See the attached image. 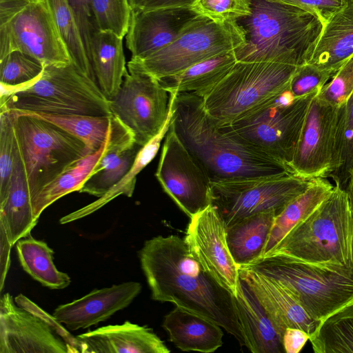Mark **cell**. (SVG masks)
<instances>
[{
	"label": "cell",
	"instance_id": "1",
	"mask_svg": "<svg viewBox=\"0 0 353 353\" xmlns=\"http://www.w3.org/2000/svg\"><path fill=\"white\" fill-rule=\"evenodd\" d=\"M139 256L153 300L174 303L215 322L247 347L235 296L203 269L184 239L157 236L145 241Z\"/></svg>",
	"mask_w": 353,
	"mask_h": 353
},
{
	"label": "cell",
	"instance_id": "2",
	"mask_svg": "<svg viewBox=\"0 0 353 353\" xmlns=\"http://www.w3.org/2000/svg\"><path fill=\"white\" fill-rule=\"evenodd\" d=\"M170 126L210 183L293 174L279 160L237 134L206 111L203 99L192 92L174 97Z\"/></svg>",
	"mask_w": 353,
	"mask_h": 353
},
{
	"label": "cell",
	"instance_id": "3",
	"mask_svg": "<svg viewBox=\"0 0 353 353\" xmlns=\"http://www.w3.org/2000/svg\"><path fill=\"white\" fill-rule=\"evenodd\" d=\"M235 22L244 43L234 49L237 61L307 63L324 21L316 14L279 0H250V14Z\"/></svg>",
	"mask_w": 353,
	"mask_h": 353
},
{
	"label": "cell",
	"instance_id": "4",
	"mask_svg": "<svg viewBox=\"0 0 353 353\" xmlns=\"http://www.w3.org/2000/svg\"><path fill=\"white\" fill-rule=\"evenodd\" d=\"M268 254L353 274V211L345 188L335 181L330 196Z\"/></svg>",
	"mask_w": 353,
	"mask_h": 353
},
{
	"label": "cell",
	"instance_id": "5",
	"mask_svg": "<svg viewBox=\"0 0 353 353\" xmlns=\"http://www.w3.org/2000/svg\"><path fill=\"white\" fill-rule=\"evenodd\" d=\"M1 110L54 115L110 117L109 99L72 63L44 65L30 85L1 94Z\"/></svg>",
	"mask_w": 353,
	"mask_h": 353
},
{
	"label": "cell",
	"instance_id": "6",
	"mask_svg": "<svg viewBox=\"0 0 353 353\" xmlns=\"http://www.w3.org/2000/svg\"><path fill=\"white\" fill-rule=\"evenodd\" d=\"M10 111L16 152L32 201L45 185L90 153L81 140L54 123L32 114Z\"/></svg>",
	"mask_w": 353,
	"mask_h": 353
},
{
	"label": "cell",
	"instance_id": "7",
	"mask_svg": "<svg viewBox=\"0 0 353 353\" xmlns=\"http://www.w3.org/2000/svg\"><path fill=\"white\" fill-rule=\"evenodd\" d=\"M241 267L280 280L307 313L319 322L353 304V274L322 269L272 254Z\"/></svg>",
	"mask_w": 353,
	"mask_h": 353
},
{
	"label": "cell",
	"instance_id": "8",
	"mask_svg": "<svg viewBox=\"0 0 353 353\" xmlns=\"http://www.w3.org/2000/svg\"><path fill=\"white\" fill-rule=\"evenodd\" d=\"M16 50L44 65L72 63L48 0H0V59Z\"/></svg>",
	"mask_w": 353,
	"mask_h": 353
},
{
	"label": "cell",
	"instance_id": "9",
	"mask_svg": "<svg viewBox=\"0 0 353 353\" xmlns=\"http://www.w3.org/2000/svg\"><path fill=\"white\" fill-rule=\"evenodd\" d=\"M319 92L296 97L289 85L228 124L241 137L279 160L293 173L290 164L305 115L312 99Z\"/></svg>",
	"mask_w": 353,
	"mask_h": 353
},
{
	"label": "cell",
	"instance_id": "10",
	"mask_svg": "<svg viewBox=\"0 0 353 353\" xmlns=\"http://www.w3.org/2000/svg\"><path fill=\"white\" fill-rule=\"evenodd\" d=\"M297 65L276 62L237 61L203 99L208 113L231 123L286 88Z\"/></svg>",
	"mask_w": 353,
	"mask_h": 353
},
{
	"label": "cell",
	"instance_id": "11",
	"mask_svg": "<svg viewBox=\"0 0 353 353\" xmlns=\"http://www.w3.org/2000/svg\"><path fill=\"white\" fill-rule=\"evenodd\" d=\"M244 41L243 30L235 21L216 22L201 15L170 44L145 58H131L127 68L143 70L159 80L234 50Z\"/></svg>",
	"mask_w": 353,
	"mask_h": 353
},
{
	"label": "cell",
	"instance_id": "12",
	"mask_svg": "<svg viewBox=\"0 0 353 353\" xmlns=\"http://www.w3.org/2000/svg\"><path fill=\"white\" fill-rule=\"evenodd\" d=\"M0 353H77L75 336L22 294L0 300Z\"/></svg>",
	"mask_w": 353,
	"mask_h": 353
},
{
	"label": "cell",
	"instance_id": "13",
	"mask_svg": "<svg viewBox=\"0 0 353 353\" xmlns=\"http://www.w3.org/2000/svg\"><path fill=\"white\" fill-rule=\"evenodd\" d=\"M312 179L285 172L275 176L210 183L211 204L228 227L256 213L278 214L303 193Z\"/></svg>",
	"mask_w": 353,
	"mask_h": 353
},
{
	"label": "cell",
	"instance_id": "14",
	"mask_svg": "<svg viewBox=\"0 0 353 353\" xmlns=\"http://www.w3.org/2000/svg\"><path fill=\"white\" fill-rule=\"evenodd\" d=\"M170 100V93L157 79L143 70L128 68L119 90L109 99V104L112 114L130 130L142 148L165 123Z\"/></svg>",
	"mask_w": 353,
	"mask_h": 353
},
{
	"label": "cell",
	"instance_id": "15",
	"mask_svg": "<svg viewBox=\"0 0 353 353\" xmlns=\"http://www.w3.org/2000/svg\"><path fill=\"white\" fill-rule=\"evenodd\" d=\"M340 106L321 99L318 94L307 109L290 164L302 178L332 177L339 162Z\"/></svg>",
	"mask_w": 353,
	"mask_h": 353
},
{
	"label": "cell",
	"instance_id": "16",
	"mask_svg": "<svg viewBox=\"0 0 353 353\" xmlns=\"http://www.w3.org/2000/svg\"><path fill=\"white\" fill-rule=\"evenodd\" d=\"M155 176L189 218L211 204L209 178L170 125Z\"/></svg>",
	"mask_w": 353,
	"mask_h": 353
},
{
	"label": "cell",
	"instance_id": "17",
	"mask_svg": "<svg viewBox=\"0 0 353 353\" xmlns=\"http://www.w3.org/2000/svg\"><path fill=\"white\" fill-rule=\"evenodd\" d=\"M183 239L203 269L235 296L239 266L228 245L225 221L213 205L190 218Z\"/></svg>",
	"mask_w": 353,
	"mask_h": 353
},
{
	"label": "cell",
	"instance_id": "18",
	"mask_svg": "<svg viewBox=\"0 0 353 353\" xmlns=\"http://www.w3.org/2000/svg\"><path fill=\"white\" fill-rule=\"evenodd\" d=\"M199 16L192 7L132 10L126 34L131 58H145L170 44Z\"/></svg>",
	"mask_w": 353,
	"mask_h": 353
},
{
	"label": "cell",
	"instance_id": "19",
	"mask_svg": "<svg viewBox=\"0 0 353 353\" xmlns=\"http://www.w3.org/2000/svg\"><path fill=\"white\" fill-rule=\"evenodd\" d=\"M239 276L250 288L281 337L288 327L301 329L310 336L320 323L307 313L280 280L243 267H239Z\"/></svg>",
	"mask_w": 353,
	"mask_h": 353
},
{
	"label": "cell",
	"instance_id": "20",
	"mask_svg": "<svg viewBox=\"0 0 353 353\" xmlns=\"http://www.w3.org/2000/svg\"><path fill=\"white\" fill-rule=\"evenodd\" d=\"M141 289V284L137 281L95 289L81 298L59 305L52 315L69 330L88 328L127 307Z\"/></svg>",
	"mask_w": 353,
	"mask_h": 353
},
{
	"label": "cell",
	"instance_id": "21",
	"mask_svg": "<svg viewBox=\"0 0 353 353\" xmlns=\"http://www.w3.org/2000/svg\"><path fill=\"white\" fill-rule=\"evenodd\" d=\"M141 148L130 130L112 114L103 153L78 192L103 196L130 172Z\"/></svg>",
	"mask_w": 353,
	"mask_h": 353
},
{
	"label": "cell",
	"instance_id": "22",
	"mask_svg": "<svg viewBox=\"0 0 353 353\" xmlns=\"http://www.w3.org/2000/svg\"><path fill=\"white\" fill-rule=\"evenodd\" d=\"M77 353H169L164 342L147 325L125 321L75 336Z\"/></svg>",
	"mask_w": 353,
	"mask_h": 353
},
{
	"label": "cell",
	"instance_id": "23",
	"mask_svg": "<svg viewBox=\"0 0 353 353\" xmlns=\"http://www.w3.org/2000/svg\"><path fill=\"white\" fill-rule=\"evenodd\" d=\"M352 55L353 0H343L342 6L324 23L307 63L335 74Z\"/></svg>",
	"mask_w": 353,
	"mask_h": 353
},
{
	"label": "cell",
	"instance_id": "24",
	"mask_svg": "<svg viewBox=\"0 0 353 353\" xmlns=\"http://www.w3.org/2000/svg\"><path fill=\"white\" fill-rule=\"evenodd\" d=\"M162 327L179 350L211 353L223 343L222 327L215 322L176 306L163 318Z\"/></svg>",
	"mask_w": 353,
	"mask_h": 353
},
{
	"label": "cell",
	"instance_id": "25",
	"mask_svg": "<svg viewBox=\"0 0 353 353\" xmlns=\"http://www.w3.org/2000/svg\"><path fill=\"white\" fill-rule=\"evenodd\" d=\"M235 301L247 348L252 353L283 352L282 337L250 288L241 278Z\"/></svg>",
	"mask_w": 353,
	"mask_h": 353
},
{
	"label": "cell",
	"instance_id": "26",
	"mask_svg": "<svg viewBox=\"0 0 353 353\" xmlns=\"http://www.w3.org/2000/svg\"><path fill=\"white\" fill-rule=\"evenodd\" d=\"M38 222L34 217L28 184L15 150V161L8 188L0 197V225L11 244L30 234Z\"/></svg>",
	"mask_w": 353,
	"mask_h": 353
},
{
	"label": "cell",
	"instance_id": "27",
	"mask_svg": "<svg viewBox=\"0 0 353 353\" xmlns=\"http://www.w3.org/2000/svg\"><path fill=\"white\" fill-rule=\"evenodd\" d=\"M236 62L234 50H231L159 81L168 92H192L204 98L228 74Z\"/></svg>",
	"mask_w": 353,
	"mask_h": 353
},
{
	"label": "cell",
	"instance_id": "28",
	"mask_svg": "<svg viewBox=\"0 0 353 353\" xmlns=\"http://www.w3.org/2000/svg\"><path fill=\"white\" fill-rule=\"evenodd\" d=\"M90 58L97 84L110 99L119 90L127 71L123 39L110 30L97 31L92 38Z\"/></svg>",
	"mask_w": 353,
	"mask_h": 353
},
{
	"label": "cell",
	"instance_id": "29",
	"mask_svg": "<svg viewBox=\"0 0 353 353\" xmlns=\"http://www.w3.org/2000/svg\"><path fill=\"white\" fill-rule=\"evenodd\" d=\"M276 211H265L240 219L226 227L230 253L239 266L249 265L264 254Z\"/></svg>",
	"mask_w": 353,
	"mask_h": 353
},
{
	"label": "cell",
	"instance_id": "30",
	"mask_svg": "<svg viewBox=\"0 0 353 353\" xmlns=\"http://www.w3.org/2000/svg\"><path fill=\"white\" fill-rule=\"evenodd\" d=\"M334 187L326 178H316L303 193L290 201L274 219L263 255L273 249L295 225L313 212L330 196Z\"/></svg>",
	"mask_w": 353,
	"mask_h": 353
},
{
	"label": "cell",
	"instance_id": "31",
	"mask_svg": "<svg viewBox=\"0 0 353 353\" xmlns=\"http://www.w3.org/2000/svg\"><path fill=\"white\" fill-rule=\"evenodd\" d=\"M174 93L170 94L169 115L163 127L154 137L140 149L130 172L103 196L99 197L94 202L61 218L59 220L61 224L68 223L88 216L119 195L123 194L128 197L132 196L137 181V176L154 158L163 138L169 130L173 114V100H174Z\"/></svg>",
	"mask_w": 353,
	"mask_h": 353
},
{
	"label": "cell",
	"instance_id": "32",
	"mask_svg": "<svg viewBox=\"0 0 353 353\" xmlns=\"http://www.w3.org/2000/svg\"><path fill=\"white\" fill-rule=\"evenodd\" d=\"M19 261L33 279L51 290H61L71 283L68 274L59 270L53 262L54 250L30 234L16 243Z\"/></svg>",
	"mask_w": 353,
	"mask_h": 353
},
{
	"label": "cell",
	"instance_id": "33",
	"mask_svg": "<svg viewBox=\"0 0 353 353\" xmlns=\"http://www.w3.org/2000/svg\"><path fill=\"white\" fill-rule=\"evenodd\" d=\"M106 142L98 151L87 155L58 175L32 199L33 212L37 219L39 220L42 212L54 201L80 190L103 153Z\"/></svg>",
	"mask_w": 353,
	"mask_h": 353
},
{
	"label": "cell",
	"instance_id": "34",
	"mask_svg": "<svg viewBox=\"0 0 353 353\" xmlns=\"http://www.w3.org/2000/svg\"><path fill=\"white\" fill-rule=\"evenodd\" d=\"M310 341L315 353H353V304L320 322Z\"/></svg>",
	"mask_w": 353,
	"mask_h": 353
},
{
	"label": "cell",
	"instance_id": "35",
	"mask_svg": "<svg viewBox=\"0 0 353 353\" xmlns=\"http://www.w3.org/2000/svg\"><path fill=\"white\" fill-rule=\"evenodd\" d=\"M48 1L72 63L97 83L76 19L67 0Z\"/></svg>",
	"mask_w": 353,
	"mask_h": 353
},
{
	"label": "cell",
	"instance_id": "36",
	"mask_svg": "<svg viewBox=\"0 0 353 353\" xmlns=\"http://www.w3.org/2000/svg\"><path fill=\"white\" fill-rule=\"evenodd\" d=\"M29 114L51 122L79 139L90 154L98 151L107 141L111 121V116Z\"/></svg>",
	"mask_w": 353,
	"mask_h": 353
},
{
	"label": "cell",
	"instance_id": "37",
	"mask_svg": "<svg viewBox=\"0 0 353 353\" xmlns=\"http://www.w3.org/2000/svg\"><path fill=\"white\" fill-rule=\"evenodd\" d=\"M44 65L21 51H12L0 59L1 95L25 88L41 74Z\"/></svg>",
	"mask_w": 353,
	"mask_h": 353
},
{
	"label": "cell",
	"instance_id": "38",
	"mask_svg": "<svg viewBox=\"0 0 353 353\" xmlns=\"http://www.w3.org/2000/svg\"><path fill=\"white\" fill-rule=\"evenodd\" d=\"M339 162V169L332 178L343 186L353 175V92L340 106Z\"/></svg>",
	"mask_w": 353,
	"mask_h": 353
},
{
	"label": "cell",
	"instance_id": "39",
	"mask_svg": "<svg viewBox=\"0 0 353 353\" xmlns=\"http://www.w3.org/2000/svg\"><path fill=\"white\" fill-rule=\"evenodd\" d=\"M98 30H110L123 39L132 9L128 0H92Z\"/></svg>",
	"mask_w": 353,
	"mask_h": 353
},
{
	"label": "cell",
	"instance_id": "40",
	"mask_svg": "<svg viewBox=\"0 0 353 353\" xmlns=\"http://www.w3.org/2000/svg\"><path fill=\"white\" fill-rule=\"evenodd\" d=\"M16 139L12 113L0 111V197L6 192L15 161Z\"/></svg>",
	"mask_w": 353,
	"mask_h": 353
},
{
	"label": "cell",
	"instance_id": "41",
	"mask_svg": "<svg viewBox=\"0 0 353 353\" xmlns=\"http://www.w3.org/2000/svg\"><path fill=\"white\" fill-rule=\"evenodd\" d=\"M192 8L216 22H233L250 14V0H197Z\"/></svg>",
	"mask_w": 353,
	"mask_h": 353
},
{
	"label": "cell",
	"instance_id": "42",
	"mask_svg": "<svg viewBox=\"0 0 353 353\" xmlns=\"http://www.w3.org/2000/svg\"><path fill=\"white\" fill-rule=\"evenodd\" d=\"M334 74L331 70L305 63L297 66L290 88L296 97H304L321 91Z\"/></svg>",
	"mask_w": 353,
	"mask_h": 353
},
{
	"label": "cell",
	"instance_id": "43",
	"mask_svg": "<svg viewBox=\"0 0 353 353\" xmlns=\"http://www.w3.org/2000/svg\"><path fill=\"white\" fill-rule=\"evenodd\" d=\"M353 92V55L324 85L318 96L328 103L341 106Z\"/></svg>",
	"mask_w": 353,
	"mask_h": 353
},
{
	"label": "cell",
	"instance_id": "44",
	"mask_svg": "<svg viewBox=\"0 0 353 353\" xmlns=\"http://www.w3.org/2000/svg\"><path fill=\"white\" fill-rule=\"evenodd\" d=\"M79 26L89 59L92 38L98 31L92 0H67ZM91 63V62H90ZM92 65V64H91Z\"/></svg>",
	"mask_w": 353,
	"mask_h": 353
},
{
	"label": "cell",
	"instance_id": "45",
	"mask_svg": "<svg viewBox=\"0 0 353 353\" xmlns=\"http://www.w3.org/2000/svg\"><path fill=\"white\" fill-rule=\"evenodd\" d=\"M316 14L325 21L343 4V0H279Z\"/></svg>",
	"mask_w": 353,
	"mask_h": 353
},
{
	"label": "cell",
	"instance_id": "46",
	"mask_svg": "<svg viewBox=\"0 0 353 353\" xmlns=\"http://www.w3.org/2000/svg\"><path fill=\"white\" fill-rule=\"evenodd\" d=\"M310 340V334L295 327H288L282 336L283 350L286 353H299Z\"/></svg>",
	"mask_w": 353,
	"mask_h": 353
},
{
	"label": "cell",
	"instance_id": "47",
	"mask_svg": "<svg viewBox=\"0 0 353 353\" xmlns=\"http://www.w3.org/2000/svg\"><path fill=\"white\" fill-rule=\"evenodd\" d=\"M12 245L10 242L4 228L0 225L1 279L0 290L2 291L5 279L10 266V250Z\"/></svg>",
	"mask_w": 353,
	"mask_h": 353
},
{
	"label": "cell",
	"instance_id": "48",
	"mask_svg": "<svg viewBox=\"0 0 353 353\" xmlns=\"http://www.w3.org/2000/svg\"><path fill=\"white\" fill-rule=\"evenodd\" d=\"M197 0H143L137 8L148 10L170 7H192Z\"/></svg>",
	"mask_w": 353,
	"mask_h": 353
},
{
	"label": "cell",
	"instance_id": "49",
	"mask_svg": "<svg viewBox=\"0 0 353 353\" xmlns=\"http://www.w3.org/2000/svg\"><path fill=\"white\" fill-rule=\"evenodd\" d=\"M345 190L347 194L351 208L353 211V175L348 179Z\"/></svg>",
	"mask_w": 353,
	"mask_h": 353
},
{
	"label": "cell",
	"instance_id": "50",
	"mask_svg": "<svg viewBox=\"0 0 353 353\" xmlns=\"http://www.w3.org/2000/svg\"><path fill=\"white\" fill-rule=\"evenodd\" d=\"M143 0H128L131 9L137 8Z\"/></svg>",
	"mask_w": 353,
	"mask_h": 353
}]
</instances>
